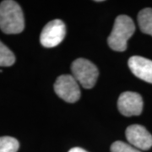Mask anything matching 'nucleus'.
Wrapping results in <instances>:
<instances>
[{
    "label": "nucleus",
    "instance_id": "13",
    "mask_svg": "<svg viewBox=\"0 0 152 152\" xmlns=\"http://www.w3.org/2000/svg\"><path fill=\"white\" fill-rule=\"evenodd\" d=\"M69 152H87V151H85L84 149H82V148H80V147H75V148H72Z\"/></svg>",
    "mask_w": 152,
    "mask_h": 152
},
{
    "label": "nucleus",
    "instance_id": "8",
    "mask_svg": "<svg viewBox=\"0 0 152 152\" xmlns=\"http://www.w3.org/2000/svg\"><path fill=\"white\" fill-rule=\"evenodd\" d=\"M128 64L136 77L152 84V60L140 56H133L129 59Z\"/></svg>",
    "mask_w": 152,
    "mask_h": 152
},
{
    "label": "nucleus",
    "instance_id": "7",
    "mask_svg": "<svg viewBox=\"0 0 152 152\" xmlns=\"http://www.w3.org/2000/svg\"><path fill=\"white\" fill-rule=\"evenodd\" d=\"M125 134L129 144L135 148L147 151L152 147V135L141 125L133 124L129 126Z\"/></svg>",
    "mask_w": 152,
    "mask_h": 152
},
{
    "label": "nucleus",
    "instance_id": "5",
    "mask_svg": "<svg viewBox=\"0 0 152 152\" xmlns=\"http://www.w3.org/2000/svg\"><path fill=\"white\" fill-rule=\"evenodd\" d=\"M66 26L61 20L48 22L42 31L40 36L41 44L45 48H54L59 45L65 37Z\"/></svg>",
    "mask_w": 152,
    "mask_h": 152
},
{
    "label": "nucleus",
    "instance_id": "2",
    "mask_svg": "<svg viewBox=\"0 0 152 152\" xmlns=\"http://www.w3.org/2000/svg\"><path fill=\"white\" fill-rule=\"evenodd\" d=\"M134 31L135 26L130 17L124 15H118L107 38L108 46L114 51L124 52L127 49V42Z\"/></svg>",
    "mask_w": 152,
    "mask_h": 152
},
{
    "label": "nucleus",
    "instance_id": "4",
    "mask_svg": "<svg viewBox=\"0 0 152 152\" xmlns=\"http://www.w3.org/2000/svg\"><path fill=\"white\" fill-rule=\"evenodd\" d=\"M55 93L69 103H75L80 98V89L73 75L59 76L54 84Z\"/></svg>",
    "mask_w": 152,
    "mask_h": 152
},
{
    "label": "nucleus",
    "instance_id": "6",
    "mask_svg": "<svg viewBox=\"0 0 152 152\" xmlns=\"http://www.w3.org/2000/svg\"><path fill=\"white\" fill-rule=\"evenodd\" d=\"M118 108L120 113L125 117L138 116L143 110L142 96L140 94L132 91L122 93L118 100Z\"/></svg>",
    "mask_w": 152,
    "mask_h": 152
},
{
    "label": "nucleus",
    "instance_id": "10",
    "mask_svg": "<svg viewBox=\"0 0 152 152\" xmlns=\"http://www.w3.org/2000/svg\"><path fill=\"white\" fill-rule=\"evenodd\" d=\"M15 62L14 53L2 42H0V66L9 67L13 65Z\"/></svg>",
    "mask_w": 152,
    "mask_h": 152
},
{
    "label": "nucleus",
    "instance_id": "12",
    "mask_svg": "<svg viewBox=\"0 0 152 152\" xmlns=\"http://www.w3.org/2000/svg\"><path fill=\"white\" fill-rule=\"evenodd\" d=\"M112 152H141L123 141H116L111 146Z\"/></svg>",
    "mask_w": 152,
    "mask_h": 152
},
{
    "label": "nucleus",
    "instance_id": "3",
    "mask_svg": "<svg viewBox=\"0 0 152 152\" xmlns=\"http://www.w3.org/2000/svg\"><path fill=\"white\" fill-rule=\"evenodd\" d=\"M74 78L86 89L92 88L97 80L99 71L96 66L86 58L75 60L71 65Z\"/></svg>",
    "mask_w": 152,
    "mask_h": 152
},
{
    "label": "nucleus",
    "instance_id": "1",
    "mask_svg": "<svg viewBox=\"0 0 152 152\" xmlns=\"http://www.w3.org/2000/svg\"><path fill=\"white\" fill-rule=\"evenodd\" d=\"M25 28V19L20 6L13 0L0 4V29L5 34H19Z\"/></svg>",
    "mask_w": 152,
    "mask_h": 152
},
{
    "label": "nucleus",
    "instance_id": "9",
    "mask_svg": "<svg viewBox=\"0 0 152 152\" xmlns=\"http://www.w3.org/2000/svg\"><path fill=\"white\" fill-rule=\"evenodd\" d=\"M138 23L142 32L152 37V9L146 8L140 11Z\"/></svg>",
    "mask_w": 152,
    "mask_h": 152
},
{
    "label": "nucleus",
    "instance_id": "11",
    "mask_svg": "<svg viewBox=\"0 0 152 152\" xmlns=\"http://www.w3.org/2000/svg\"><path fill=\"white\" fill-rule=\"evenodd\" d=\"M19 147L20 144L16 139L10 136L0 137V152H17Z\"/></svg>",
    "mask_w": 152,
    "mask_h": 152
}]
</instances>
